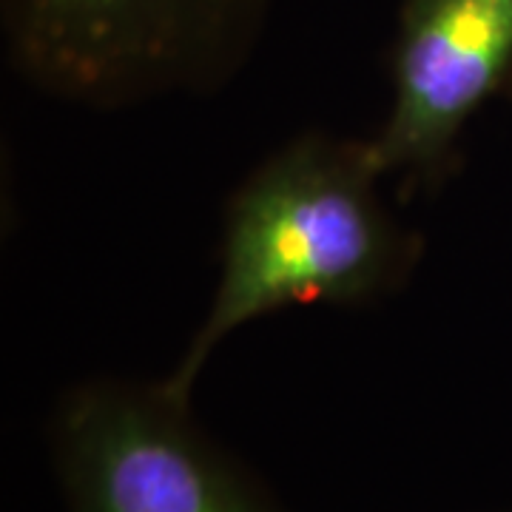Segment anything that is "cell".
Returning <instances> with one entry per match:
<instances>
[{
	"label": "cell",
	"instance_id": "obj_1",
	"mask_svg": "<svg viewBox=\"0 0 512 512\" xmlns=\"http://www.w3.org/2000/svg\"><path fill=\"white\" fill-rule=\"evenodd\" d=\"M367 140L302 134L271 154L225 208L220 282L163 382L191 399L214 350L291 305H362L399 291L421 239L382 208Z\"/></svg>",
	"mask_w": 512,
	"mask_h": 512
},
{
	"label": "cell",
	"instance_id": "obj_2",
	"mask_svg": "<svg viewBox=\"0 0 512 512\" xmlns=\"http://www.w3.org/2000/svg\"><path fill=\"white\" fill-rule=\"evenodd\" d=\"M271 0H0L12 66L32 86L114 109L214 92L251 55Z\"/></svg>",
	"mask_w": 512,
	"mask_h": 512
},
{
	"label": "cell",
	"instance_id": "obj_3",
	"mask_svg": "<svg viewBox=\"0 0 512 512\" xmlns=\"http://www.w3.org/2000/svg\"><path fill=\"white\" fill-rule=\"evenodd\" d=\"M66 512H288L163 379H86L49 416Z\"/></svg>",
	"mask_w": 512,
	"mask_h": 512
},
{
	"label": "cell",
	"instance_id": "obj_4",
	"mask_svg": "<svg viewBox=\"0 0 512 512\" xmlns=\"http://www.w3.org/2000/svg\"><path fill=\"white\" fill-rule=\"evenodd\" d=\"M393 100L367 151L382 177L436 191L467 123L512 89V0H402Z\"/></svg>",
	"mask_w": 512,
	"mask_h": 512
}]
</instances>
